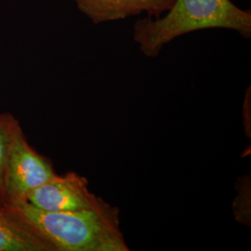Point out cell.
Wrapping results in <instances>:
<instances>
[{"instance_id":"obj_7","label":"cell","mask_w":251,"mask_h":251,"mask_svg":"<svg viewBox=\"0 0 251 251\" xmlns=\"http://www.w3.org/2000/svg\"><path fill=\"white\" fill-rule=\"evenodd\" d=\"M19 125L20 124L15 117L9 113L0 115V196L2 198L4 197L5 172L9 157V148Z\"/></svg>"},{"instance_id":"obj_3","label":"cell","mask_w":251,"mask_h":251,"mask_svg":"<svg viewBox=\"0 0 251 251\" xmlns=\"http://www.w3.org/2000/svg\"><path fill=\"white\" fill-rule=\"evenodd\" d=\"M56 175L51 162L30 146L19 125L10 144L5 172V204L14 207L26 203L34 190Z\"/></svg>"},{"instance_id":"obj_8","label":"cell","mask_w":251,"mask_h":251,"mask_svg":"<svg viewBox=\"0 0 251 251\" xmlns=\"http://www.w3.org/2000/svg\"><path fill=\"white\" fill-rule=\"evenodd\" d=\"M238 195L233 202L235 218L243 225H251V179L244 176L237 181Z\"/></svg>"},{"instance_id":"obj_5","label":"cell","mask_w":251,"mask_h":251,"mask_svg":"<svg viewBox=\"0 0 251 251\" xmlns=\"http://www.w3.org/2000/svg\"><path fill=\"white\" fill-rule=\"evenodd\" d=\"M94 24L117 21L146 12L158 17L171 8L174 0H73Z\"/></svg>"},{"instance_id":"obj_2","label":"cell","mask_w":251,"mask_h":251,"mask_svg":"<svg viewBox=\"0 0 251 251\" xmlns=\"http://www.w3.org/2000/svg\"><path fill=\"white\" fill-rule=\"evenodd\" d=\"M164 16L136 22L133 37L144 56H158L172 40L195 31L224 28L251 36V10L231 0H174Z\"/></svg>"},{"instance_id":"obj_9","label":"cell","mask_w":251,"mask_h":251,"mask_svg":"<svg viewBox=\"0 0 251 251\" xmlns=\"http://www.w3.org/2000/svg\"><path fill=\"white\" fill-rule=\"evenodd\" d=\"M6 204H5V202H4V200H3V198H1V196H0V206H5Z\"/></svg>"},{"instance_id":"obj_4","label":"cell","mask_w":251,"mask_h":251,"mask_svg":"<svg viewBox=\"0 0 251 251\" xmlns=\"http://www.w3.org/2000/svg\"><path fill=\"white\" fill-rule=\"evenodd\" d=\"M27 202L39 209L51 212H68L93 209L106 201L91 193L88 179L75 172L56 175L34 190Z\"/></svg>"},{"instance_id":"obj_6","label":"cell","mask_w":251,"mask_h":251,"mask_svg":"<svg viewBox=\"0 0 251 251\" xmlns=\"http://www.w3.org/2000/svg\"><path fill=\"white\" fill-rule=\"evenodd\" d=\"M0 251H56V249L5 205L0 206Z\"/></svg>"},{"instance_id":"obj_1","label":"cell","mask_w":251,"mask_h":251,"mask_svg":"<svg viewBox=\"0 0 251 251\" xmlns=\"http://www.w3.org/2000/svg\"><path fill=\"white\" fill-rule=\"evenodd\" d=\"M10 207L51 243L56 251H128L120 211L107 202L79 211L51 212L28 202Z\"/></svg>"}]
</instances>
